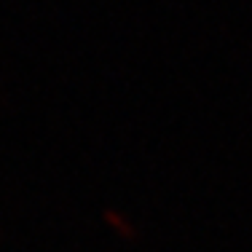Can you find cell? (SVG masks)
I'll use <instances>...</instances> for the list:
<instances>
[{
	"mask_svg": "<svg viewBox=\"0 0 252 252\" xmlns=\"http://www.w3.org/2000/svg\"><path fill=\"white\" fill-rule=\"evenodd\" d=\"M102 223H105V228L116 239H121V242H134V239H140V228H137V223L118 207H105L102 209Z\"/></svg>",
	"mask_w": 252,
	"mask_h": 252,
	"instance_id": "obj_1",
	"label": "cell"
}]
</instances>
